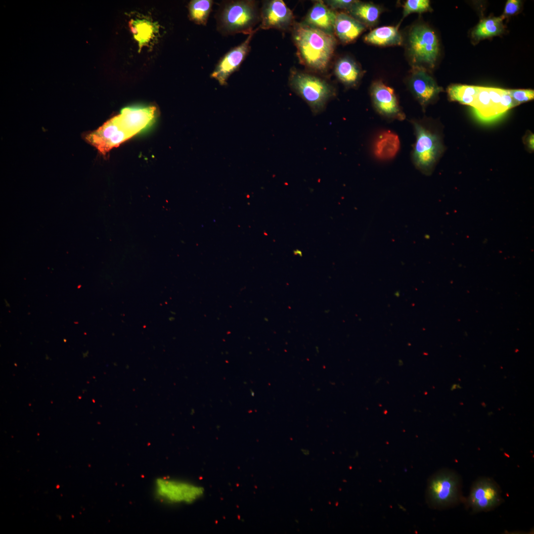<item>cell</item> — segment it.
Listing matches in <instances>:
<instances>
[{"label": "cell", "mask_w": 534, "mask_h": 534, "mask_svg": "<svg viewBox=\"0 0 534 534\" xmlns=\"http://www.w3.org/2000/svg\"><path fill=\"white\" fill-rule=\"evenodd\" d=\"M534 134H531L527 137L526 139L527 145L532 150H534Z\"/></svg>", "instance_id": "cell-28"}, {"label": "cell", "mask_w": 534, "mask_h": 534, "mask_svg": "<svg viewBox=\"0 0 534 534\" xmlns=\"http://www.w3.org/2000/svg\"><path fill=\"white\" fill-rule=\"evenodd\" d=\"M408 88L424 109L443 91L434 79L422 68H413L407 81Z\"/></svg>", "instance_id": "cell-14"}, {"label": "cell", "mask_w": 534, "mask_h": 534, "mask_svg": "<svg viewBox=\"0 0 534 534\" xmlns=\"http://www.w3.org/2000/svg\"><path fill=\"white\" fill-rule=\"evenodd\" d=\"M403 7L402 19L412 13H421L431 10L428 0H407Z\"/></svg>", "instance_id": "cell-24"}, {"label": "cell", "mask_w": 534, "mask_h": 534, "mask_svg": "<svg viewBox=\"0 0 534 534\" xmlns=\"http://www.w3.org/2000/svg\"><path fill=\"white\" fill-rule=\"evenodd\" d=\"M363 41L371 45L389 46L402 45L403 38L399 26H384L370 31L364 36Z\"/></svg>", "instance_id": "cell-18"}, {"label": "cell", "mask_w": 534, "mask_h": 534, "mask_svg": "<svg viewBox=\"0 0 534 534\" xmlns=\"http://www.w3.org/2000/svg\"><path fill=\"white\" fill-rule=\"evenodd\" d=\"M503 500L497 484L490 478H482L472 485L466 502L468 507L477 513L490 511Z\"/></svg>", "instance_id": "cell-10"}, {"label": "cell", "mask_w": 534, "mask_h": 534, "mask_svg": "<svg viewBox=\"0 0 534 534\" xmlns=\"http://www.w3.org/2000/svg\"><path fill=\"white\" fill-rule=\"evenodd\" d=\"M355 1V0H328L323 1L327 6L333 10L337 9L347 10Z\"/></svg>", "instance_id": "cell-26"}, {"label": "cell", "mask_w": 534, "mask_h": 534, "mask_svg": "<svg viewBox=\"0 0 534 534\" xmlns=\"http://www.w3.org/2000/svg\"><path fill=\"white\" fill-rule=\"evenodd\" d=\"M259 29L257 28L242 43L230 49L221 58L211 74V78L217 80L221 86L227 85L229 77L239 70L249 54L251 40Z\"/></svg>", "instance_id": "cell-11"}, {"label": "cell", "mask_w": 534, "mask_h": 534, "mask_svg": "<svg viewBox=\"0 0 534 534\" xmlns=\"http://www.w3.org/2000/svg\"><path fill=\"white\" fill-rule=\"evenodd\" d=\"M155 497L159 502L169 505L191 504L204 494V488L195 483L167 477L156 479L153 485Z\"/></svg>", "instance_id": "cell-6"}, {"label": "cell", "mask_w": 534, "mask_h": 534, "mask_svg": "<svg viewBox=\"0 0 534 534\" xmlns=\"http://www.w3.org/2000/svg\"><path fill=\"white\" fill-rule=\"evenodd\" d=\"M154 106H134L123 108L120 114L87 134L85 140L103 155L112 149L152 126L158 116Z\"/></svg>", "instance_id": "cell-1"}, {"label": "cell", "mask_w": 534, "mask_h": 534, "mask_svg": "<svg viewBox=\"0 0 534 534\" xmlns=\"http://www.w3.org/2000/svg\"><path fill=\"white\" fill-rule=\"evenodd\" d=\"M292 27V39L300 63L314 72L327 71L336 46L335 35L302 22H294Z\"/></svg>", "instance_id": "cell-2"}, {"label": "cell", "mask_w": 534, "mask_h": 534, "mask_svg": "<svg viewBox=\"0 0 534 534\" xmlns=\"http://www.w3.org/2000/svg\"><path fill=\"white\" fill-rule=\"evenodd\" d=\"M217 30L224 36L250 35L260 20L257 3L252 0L222 1L216 14Z\"/></svg>", "instance_id": "cell-3"}, {"label": "cell", "mask_w": 534, "mask_h": 534, "mask_svg": "<svg viewBox=\"0 0 534 534\" xmlns=\"http://www.w3.org/2000/svg\"><path fill=\"white\" fill-rule=\"evenodd\" d=\"M520 1L518 0H507L504 8V16L512 15L517 13L520 10Z\"/></svg>", "instance_id": "cell-27"}, {"label": "cell", "mask_w": 534, "mask_h": 534, "mask_svg": "<svg viewBox=\"0 0 534 534\" xmlns=\"http://www.w3.org/2000/svg\"><path fill=\"white\" fill-rule=\"evenodd\" d=\"M214 2L212 0H193L188 5L190 18L199 25H206Z\"/></svg>", "instance_id": "cell-23"}, {"label": "cell", "mask_w": 534, "mask_h": 534, "mask_svg": "<svg viewBox=\"0 0 534 534\" xmlns=\"http://www.w3.org/2000/svg\"><path fill=\"white\" fill-rule=\"evenodd\" d=\"M370 94L374 108L381 116L399 121L405 119L393 89L377 80L371 84Z\"/></svg>", "instance_id": "cell-12"}, {"label": "cell", "mask_w": 534, "mask_h": 534, "mask_svg": "<svg viewBox=\"0 0 534 534\" xmlns=\"http://www.w3.org/2000/svg\"><path fill=\"white\" fill-rule=\"evenodd\" d=\"M366 28L348 13H336L334 34L342 44H347L355 42Z\"/></svg>", "instance_id": "cell-16"}, {"label": "cell", "mask_w": 534, "mask_h": 534, "mask_svg": "<svg viewBox=\"0 0 534 534\" xmlns=\"http://www.w3.org/2000/svg\"><path fill=\"white\" fill-rule=\"evenodd\" d=\"M346 11L366 27H372L378 23L382 9L372 2L355 0Z\"/></svg>", "instance_id": "cell-20"}, {"label": "cell", "mask_w": 534, "mask_h": 534, "mask_svg": "<svg viewBox=\"0 0 534 534\" xmlns=\"http://www.w3.org/2000/svg\"><path fill=\"white\" fill-rule=\"evenodd\" d=\"M336 13L323 1H317L310 9L302 22L312 28L334 35Z\"/></svg>", "instance_id": "cell-15"}, {"label": "cell", "mask_w": 534, "mask_h": 534, "mask_svg": "<svg viewBox=\"0 0 534 534\" xmlns=\"http://www.w3.org/2000/svg\"><path fill=\"white\" fill-rule=\"evenodd\" d=\"M504 18L503 16H501L483 20L474 30V37L477 39H482L501 34L504 30Z\"/></svg>", "instance_id": "cell-22"}, {"label": "cell", "mask_w": 534, "mask_h": 534, "mask_svg": "<svg viewBox=\"0 0 534 534\" xmlns=\"http://www.w3.org/2000/svg\"><path fill=\"white\" fill-rule=\"evenodd\" d=\"M400 148V141L397 134L390 131L381 133L375 138L373 152L378 160L386 161L394 158Z\"/></svg>", "instance_id": "cell-19"}, {"label": "cell", "mask_w": 534, "mask_h": 534, "mask_svg": "<svg viewBox=\"0 0 534 534\" xmlns=\"http://www.w3.org/2000/svg\"><path fill=\"white\" fill-rule=\"evenodd\" d=\"M479 89V86L453 85L447 88V92L450 100L458 101L472 107Z\"/></svg>", "instance_id": "cell-21"}, {"label": "cell", "mask_w": 534, "mask_h": 534, "mask_svg": "<svg viewBox=\"0 0 534 534\" xmlns=\"http://www.w3.org/2000/svg\"><path fill=\"white\" fill-rule=\"evenodd\" d=\"M289 85L307 103L314 115L323 112L328 101L336 95L335 87L324 79L294 69L291 71Z\"/></svg>", "instance_id": "cell-4"}, {"label": "cell", "mask_w": 534, "mask_h": 534, "mask_svg": "<svg viewBox=\"0 0 534 534\" xmlns=\"http://www.w3.org/2000/svg\"><path fill=\"white\" fill-rule=\"evenodd\" d=\"M411 123L416 135L412 162L417 169L429 174L443 150L440 136L418 121L412 120Z\"/></svg>", "instance_id": "cell-8"}, {"label": "cell", "mask_w": 534, "mask_h": 534, "mask_svg": "<svg viewBox=\"0 0 534 534\" xmlns=\"http://www.w3.org/2000/svg\"><path fill=\"white\" fill-rule=\"evenodd\" d=\"M260 14L262 29L286 30L294 23L293 12L282 0L265 1Z\"/></svg>", "instance_id": "cell-13"}, {"label": "cell", "mask_w": 534, "mask_h": 534, "mask_svg": "<svg viewBox=\"0 0 534 534\" xmlns=\"http://www.w3.org/2000/svg\"><path fill=\"white\" fill-rule=\"evenodd\" d=\"M426 499L430 506L446 508L457 504L461 499V480L455 472L442 470L431 477L428 482Z\"/></svg>", "instance_id": "cell-7"}, {"label": "cell", "mask_w": 534, "mask_h": 534, "mask_svg": "<svg viewBox=\"0 0 534 534\" xmlns=\"http://www.w3.org/2000/svg\"><path fill=\"white\" fill-rule=\"evenodd\" d=\"M405 49L412 68L433 67L437 61L440 46L434 31L423 24H416L409 29Z\"/></svg>", "instance_id": "cell-5"}, {"label": "cell", "mask_w": 534, "mask_h": 534, "mask_svg": "<svg viewBox=\"0 0 534 534\" xmlns=\"http://www.w3.org/2000/svg\"><path fill=\"white\" fill-rule=\"evenodd\" d=\"M334 74L337 79L347 88L356 87L363 74L360 66L352 57L339 58L334 66Z\"/></svg>", "instance_id": "cell-17"}, {"label": "cell", "mask_w": 534, "mask_h": 534, "mask_svg": "<svg viewBox=\"0 0 534 534\" xmlns=\"http://www.w3.org/2000/svg\"><path fill=\"white\" fill-rule=\"evenodd\" d=\"M517 105L508 89L479 86L472 107L480 120L490 121L500 117Z\"/></svg>", "instance_id": "cell-9"}, {"label": "cell", "mask_w": 534, "mask_h": 534, "mask_svg": "<svg viewBox=\"0 0 534 534\" xmlns=\"http://www.w3.org/2000/svg\"><path fill=\"white\" fill-rule=\"evenodd\" d=\"M509 92L517 105L532 100L534 98V90L530 89H508Z\"/></svg>", "instance_id": "cell-25"}]
</instances>
